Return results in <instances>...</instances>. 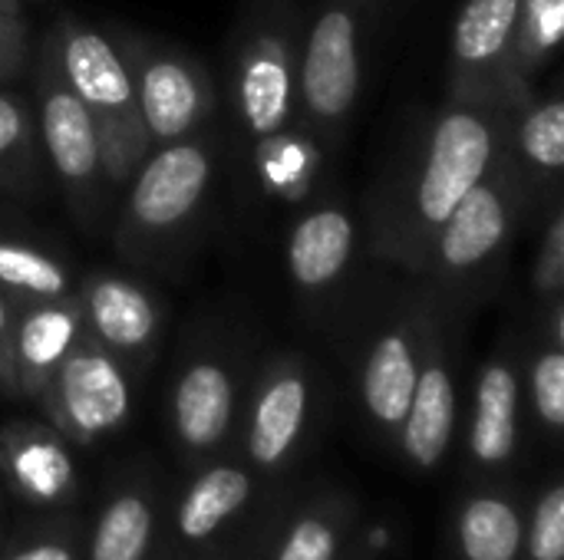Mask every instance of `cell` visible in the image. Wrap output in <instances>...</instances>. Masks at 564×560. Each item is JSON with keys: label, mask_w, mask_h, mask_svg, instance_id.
<instances>
[{"label": "cell", "mask_w": 564, "mask_h": 560, "mask_svg": "<svg viewBox=\"0 0 564 560\" xmlns=\"http://www.w3.org/2000/svg\"><path fill=\"white\" fill-rule=\"evenodd\" d=\"M26 20L20 10H3L0 7V86L20 76L26 63Z\"/></svg>", "instance_id": "cell-33"}, {"label": "cell", "mask_w": 564, "mask_h": 560, "mask_svg": "<svg viewBox=\"0 0 564 560\" xmlns=\"http://www.w3.org/2000/svg\"><path fill=\"white\" fill-rule=\"evenodd\" d=\"M564 33V0H522L509 83L519 99L535 92V76L555 56Z\"/></svg>", "instance_id": "cell-28"}, {"label": "cell", "mask_w": 564, "mask_h": 560, "mask_svg": "<svg viewBox=\"0 0 564 560\" xmlns=\"http://www.w3.org/2000/svg\"><path fill=\"white\" fill-rule=\"evenodd\" d=\"M0 294H7L13 307L59 300L76 294V274L36 241L0 234Z\"/></svg>", "instance_id": "cell-26"}, {"label": "cell", "mask_w": 564, "mask_h": 560, "mask_svg": "<svg viewBox=\"0 0 564 560\" xmlns=\"http://www.w3.org/2000/svg\"><path fill=\"white\" fill-rule=\"evenodd\" d=\"M0 518H3V515H0ZM0 538H3V525H0Z\"/></svg>", "instance_id": "cell-38"}, {"label": "cell", "mask_w": 564, "mask_h": 560, "mask_svg": "<svg viewBox=\"0 0 564 560\" xmlns=\"http://www.w3.org/2000/svg\"><path fill=\"white\" fill-rule=\"evenodd\" d=\"M532 211L525 178L506 145L489 175L456 205L433 238L423 277L449 297L479 287L512 248L522 218Z\"/></svg>", "instance_id": "cell-6"}, {"label": "cell", "mask_w": 564, "mask_h": 560, "mask_svg": "<svg viewBox=\"0 0 564 560\" xmlns=\"http://www.w3.org/2000/svg\"><path fill=\"white\" fill-rule=\"evenodd\" d=\"M76 300L83 310V327L99 347L116 353L135 373L152 363L165 327V310L149 287L122 274L96 271L76 281Z\"/></svg>", "instance_id": "cell-19"}, {"label": "cell", "mask_w": 564, "mask_h": 560, "mask_svg": "<svg viewBox=\"0 0 564 560\" xmlns=\"http://www.w3.org/2000/svg\"><path fill=\"white\" fill-rule=\"evenodd\" d=\"M459 310L456 297L433 287L430 323L423 337L420 370L406 419L393 452L416 475H436L456 446L459 432Z\"/></svg>", "instance_id": "cell-11"}, {"label": "cell", "mask_w": 564, "mask_h": 560, "mask_svg": "<svg viewBox=\"0 0 564 560\" xmlns=\"http://www.w3.org/2000/svg\"><path fill=\"white\" fill-rule=\"evenodd\" d=\"M519 560H564V482L552 472L539 488H529L525 535Z\"/></svg>", "instance_id": "cell-31"}, {"label": "cell", "mask_w": 564, "mask_h": 560, "mask_svg": "<svg viewBox=\"0 0 564 560\" xmlns=\"http://www.w3.org/2000/svg\"><path fill=\"white\" fill-rule=\"evenodd\" d=\"M86 518L79 512L33 515L0 538V560H83Z\"/></svg>", "instance_id": "cell-29"}, {"label": "cell", "mask_w": 564, "mask_h": 560, "mask_svg": "<svg viewBox=\"0 0 564 560\" xmlns=\"http://www.w3.org/2000/svg\"><path fill=\"white\" fill-rule=\"evenodd\" d=\"M522 337H502L482 360L463 429L466 479H516L525 452Z\"/></svg>", "instance_id": "cell-15"}, {"label": "cell", "mask_w": 564, "mask_h": 560, "mask_svg": "<svg viewBox=\"0 0 564 560\" xmlns=\"http://www.w3.org/2000/svg\"><path fill=\"white\" fill-rule=\"evenodd\" d=\"M284 488L235 449L188 469L182 488L169 492L159 560H254Z\"/></svg>", "instance_id": "cell-2"}, {"label": "cell", "mask_w": 564, "mask_h": 560, "mask_svg": "<svg viewBox=\"0 0 564 560\" xmlns=\"http://www.w3.org/2000/svg\"><path fill=\"white\" fill-rule=\"evenodd\" d=\"M40 155L33 112L17 92L0 86V191H30Z\"/></svg>", "instance_id": "cell-30"}, {"label": "cell", "mask_w": 564, "mask_h": 560, "mask_svg": "<svg viewBox=\"0 0 564 560\" xmlns=\"http://www.w3.org/2000/svg\"><path fill=\"white\" fill-rule=\"evenodd\" d=\"M516 109L519 102L502 92L446 96L370 205L367 241L380 261L423 277L436 231L509 145Z\"/></svg>", "instance_id": "cell-1"}, {"label": "cell", "mask_w": 564, "mask_h": 560, "mask_svg": "<svg viewBox=\"0 0 564 560\" xmlns=\"http://www.w3.org/2000/svg\"><path fill=\"white\" fill-rule=\"evenodd\" d=\"M509 149L525 178L532 208L545 198H558L564 168V99L558 89L549 96L532 92L519 102L509 129Z\"/></svg>", "instance_id": "cell-24"}, {"label": "cell", "mask_w": 564, "mask_h": 560, "mask_svg": "<svg viewBox=\"0 0 564 560\" xmlns=\"http://www.w3.org/2000/svg\"><path fill=\"white\" fill-rule=\"evenodd\" d=\"M301 13L288 0H264L238 36L231 99L251 139L274 135L297 119Z\"/></svg>", "instance_id": "cell-10"}, {"label": "cell", "mask_w": 564, "mask_h": 560, "mask_svg": "<svg viewBox=\"0 0 564 560\" xmlns=\"http://www.w3.org/2000/svg\"><path fill=\"white\" fill-rule=\"evenodd\" d=\"M360 528V498L327 479L288 485L254 560H340Z\"/></svg>", "instance_id": "cell-16"}, {"label": "cell", "mask_w": 564, "mask_h": 560, "mask_svg": "<svg viewBox=\"0 0 564 560\" xmlns=\"http://www.w3.org/2000/svg\"><path fill=\"white\" fill-rule=\"evenodd\" d=\"M112 43L129 66L152 149L202 132L218 102L208 69L195 56L129 30H116Z\"/></svg>", "instance_id": "cell-13"}, {"label": "cell", "mask_w": 564, "mask_h": 560, "mask_svg": "<svg viewBox=\"0 0 564 560\" xmlns=\"http://www.w3.org/2000/svg\"><path fill=\"white\" fill-rule=\"evenodd\" d=\"M529 284L542 304L564 297V208L558 198H552Z\"/></svg>", "instance_id": "cell-32"}, {"label": "cell", "mask_w": 564, "mask_h": 560, "mask_svg": "<svg viewBox=\"0 0 564 560\" xmlns=\"http://www.w3.org/2000/svg\"><path fill=\"white\" fill-rule=\"evenodd\" d=\"M169 492L149 462H132L106 479L86 521L83 560H159Z\"/></svg>", "instance_id": "cell-17"}, {"label": "cell", "mask_w": 564, "mask_h": 560, "mask_svg": "<svg viewBox=\"0 0 564 560\" xmlns=\"http://www.w3.org/2000/svg\"><path fill=\"white\" fill-rule=\"evenodd\" d=\"M522 0H466L453 23L449 40V96L482 99V96H512L509 69L519 26Z\"/></svg>", "instance_id": "cell-20"}, {"label": "cell", "mask_w": 564, "mask_h": 560, "mask_svg": "<svg viewBox=\"0 0 564 560\" xmlns=\"http://www.w3.org/2000/svg\"><path fill=\"white\" fill-rule=\"evenodd\" d=\"M3 502H7V495L0 492V515H3Z\"/></svg>", "instance_id": "cell-37"}, {"label": "cell", "mask_w": 564, "mask_h": 560, "mask_svg": "<svg viewBox=\"0 0 564 560\" xmlns=\"http://www.w3.org/2000/svg\"><path fill=\"white\" fill-rule=\"evenodd\" d=\"M50 33L56 40L59 69L96 125L106 185L109 191H122L152 152L129 66L112 36L69 13L59 17Z\"/></svg>", "instance_id": "cell-4"}, {"label": "cell", "mask_w": 564, "mask_h": 560, "mask_svg": "<svg viewBox=\"0 0 564 560\" xmlns=\"http://www.w3.org/2000/svg\"><path fill=\"white\" fill-rule=\"evenodd\" d=\"M23 3H26V0H23Z\"/></svg>", "instance_id": "cell-39"}, {"label": "cell", "mask_w": 564, "mask_h": 560, "mask_svg": "<svg viewBox=\"0 0 564 560\" xmlns=\"http://www.w3.org/2000/svg\"><path fill=\"white\" fill-rule=\"evenodd\" d=\"M373 0H321L301 40L297 122L321 145L337 142L364 89V43Z\"/></svg>", "instance_id": "cell-9"}, {"label": "cell", "mask_w": 564, "mask_h": 560, "mask_svg": "<svg viewBox=\"0 0 564 560\" xmlns=\"http://www.w3.org/2000/svg\"><path fill=\"white\" fill-rule=\"evenodd\" d=\"M215 182V142L202 132L155 145L132 172L116 224V244L129 261L162 257L198 218Z\"/></svg>", "instance_id": "cell-5"}, {"label": "cell", "mask_w": 564, "mask_h": 560, "mask_svg": "<svg viewBox=\"0 0 564 560\" xmlns=\"http://www.w3.org/2000/svg\"><path fill=\"white\" fill-rule=\"evenodd\" d=\"M321 165H324V145L297 119L274 135L254 139V172L274 198L284 201L307 198Z\"/></svg>", "instance_id": "cell-25"}, {"label": "cell", "mask_w": 564, "mask_h": 560, "mask_svg": "<svg viewBox=\"0 0 564 560\" xmlns=\"http://www.w3.org/2000/svg\"><path fill=\"white\" fill-rule=\"evenodd\" d=\"M251 373L245 353L225 340L182 353L165 393V429L185 472L235 449Z\"/></svg>", "instance_id": "cell-7"}, {"label": "cell", "mask_w": 564, "mask_h": 560, "mask_svg": "<svg viewBox=\"0 0 564 560\" xmlns=\"http://www.w3.org/2000/svg\"><path fill=\"white\" fill-rule=\"evenodd\" d=\"M135 380V370L83 333L33 406L73 449H96L132 422Z\"/></svg>", "instance_id": "cell-12"}, {"label": "cell", "mask_w": 564, "mask_h": 560, "mask_svg": "<svg viewBox=\"0 0 564 560\" xmlns=\"http://www.w3.org/2000/svg\"><path fill=\"white\" fill-rule=\"evenodd\" d=\"M13 320H17V307L10 304L7 294H0V396H7V399H17V393H13V363H10Z\"/></svg>", "instance_id": "cell-34"}, {"label": "cell", "mask_w": 564, "mask_h": 560, "mask_svg": "<svg viewBox=\"0 0 564 560\" xmlns=\"http://www.w3.org/2000/svg\"><path fill=\"white\" fill-rule=\"evenodd\" d=\"M327 399L317 366L281 350L258 363L248 383L235 452L271 485H291L317 446Z\"/></svg>", "instance_id": "cell-3"}, {"label": "cell", "mask_w": 564, "mask_h": 560, "mask_svg": "<svg viewBox=\"0 0 564 560\" xmlns=\"http://www.w3.org/2000/svg\"><path fill=\"white\" fill-rule=\"evenodd\" d=\"M529 488L516 479H466L446 515V560H519Z\"/></svg>", "instance_id": "cell-21"}, {"label": "cell", "mask_w": 564, "mask_h": 560, "mask_svg": "<svg viewBox=\"0 0 564 560\" xmlns=\"http://www.w3.org/2000/svg\"><path fill=\"white\" fill-rule=\"evenodd\" d=\"M0 7H3V10H20V13H23V0H0Z\"/></svg>", "instance_id": "cell-36"}, {"label": "cell", "mask_w": 564, "mask_h": 560, "mask_svg": "<svg viewBox=\"0 0 564 560\" xmlns=\"http://www.w3.org/2000/svg\"><path fill=\"white\" fill-rule=\"evenodd\" d=\"M33 122H36L40 152L46 155L56 182L69 195V201L79 211L96 215V208L109 195L99 135H96V125H93L86 106L69 89V83L59 69L53 33H46L43 50L36 56V119Z\"/></svg>", "instance_id": "cell-14"}, {"label": "cell", "mask_w": 564, "mask_h": 560, "mask_svg": "<svg viewBox=\"0 0 564 560\" xmlns=\"http://www.w3.org/2000/svg\"><path fill=\"white\" fill-rule=\"evenodd\" d=\"M360 221L340 198L311 205L288 231V277L301 300L324 304L347 281L360 251Z\"/></svg>", "instance_id": "cell-22"}, {"label": "cell", "mask_w": 564, "mask_h": 560, "mask_svg": "<svg viewBox=\"0 0 564 560\" xmlns=\"http://www.w3.org/2000/svg\"><path fill=\"white\" fill-rule=\"evenodd\" d=\"M86 333L76 294L17 307L13 320V393L20 403H36L63 356Z\"/></svg>", "instance_id": "cell-23"}, {"label": "cell", "mask_w": 564, "mask_h": 560, "mask_svg": "<svg viewBox=\"0 0 564 560\" xmlns=\"http://www.w3.org/2000/svg\"><path fill=\"white\" fill-rule=\"evenodd\" d=\"M0 492L30 515L76 512L83 502V475L73 446L46 419L3 422Z\"/></svg>", "instance_id": "cell-18"}, {"label": "cell", "mask_w": 564, "mask_h": 560, "mask_svg": "<svg viewBox=\"0 0 564 560\" xmlns=\"http://www.w3.org/2000/svg\"><path fill=\"white\" fill-rule=\"evenodd\" d=\"M430 307L433 284L420 277V287L400 290V297L364 330L350 356L360 416L370 436L387 449H393L410 409Z\"/></svg>", "instance_id": "cell-8"}, {"label": "cell", "mask_w": 564, "mask_h": 560, "mask_svg": "<svg viewBox=\"0 0 564 560\" xmlns=\"http://www.w3.org/2000/svg\"><path fill=\"white\" fill-rule=\"evenodd\" d=\"M522 396L525 419L558 449L564 436V343H552L542 330L539 340L522 347Z\"/></svg>", "instance_id": "cell-27"}, {"label": "cell", "mask_w": 564, "mask_h": 560, "mask_svg": "<svg viewBox=\"0 0 564 560\" xmlns=\"http://www.w3.org/2000/svg\"><path fill=\"white\" fill-rule=\"evenodd\" d=\"M340 560H383V558H380L373 548H354V545H350V548L340 554Z\"/></svg>", "instance_id": "cell-35"}]
</instances>
